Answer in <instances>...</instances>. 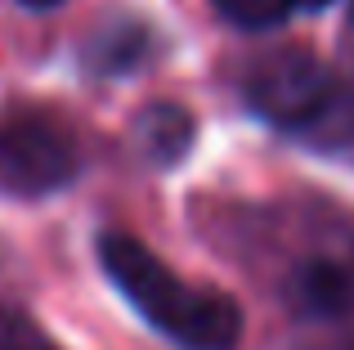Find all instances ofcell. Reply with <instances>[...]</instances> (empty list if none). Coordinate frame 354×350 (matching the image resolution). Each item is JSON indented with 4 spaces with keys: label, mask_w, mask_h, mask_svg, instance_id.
<instances>
[{
    "label": "cell",
    "mask_w": 354,
    "mask_h": 350,
    "mask_svg": "<svg viewBox=\"0 0 354 350\" xmlns=\"http://www.w3.org/2000/svg\"><path fill=\"white\" fill-rule=\"evenodd\" d=\"M99 265L113 288L144 315L153 333L180 350H238L242 346V306L220 288H198L180 279L148 243L135 234L99 238Z\"/></svg>",
    "instance_id": "obj_1"
},
{
    "label": "cell",
    "mask_w": 354,
    "mask_h": 350,
    "mask_svg": "<svg viewBox=\"0 0 354 350\" xmlns=\"http://www.w3.org/2000/svg\"><path fill=\"white\" fill-rule=\"evenodd\" d=\"M81 171L77 131L59 113L36 104L0 108V193L50 198L68 189Z\"/></svg>",
    "instance_id": "obj_2"
},
{
    "label": "cell",
    "mask_w": 354,
    "mask_h": 350,
    "mask_svg": "<svg viewBox=\"0 0 354 350\" xmlns=\"http://www.w3.org/2000/svg\"><path fill=\"white\" fill-rule=\"evenodd\" d=\"M251 113L283 131H310L337 108V77L310 50H274L256 59L242 77Z\"/></svg>",
    "instance_id": "obj_3"
},
{
    "label": "cell",
    "mask_w": 354,
    "mask_h": 350,
    "mask_svg": "<svg viewBox=\"0 0 354 350\" xmlns=\"http://www.w3.org/2000/svg\"><path fill=\"white\" fill-rule=\"evenodd\" d=\"M283 297L301 324L354 337V243H323L319 252L310 247L292 265Z\"/></svg>",
    "instance_id": "obj_4"
},
{
    "label": "cell",
    "mask_w": 354,
    "mask_h": 350,
    "mask_svg": "<svg viewBox=\"0 0 354 350\" xmlns=\"http://www.w3.org/2000/svg\"><path fill=\"white\" fill-rule=\"evenodd\" d=\"M193 144V122L175 104H153L139 117V149L153 162H180Z\"/></svg>",
    "instance_id": "obj_5"
},
{
    "label": "cell",
    "mask_w": 354,
    "mask_h": 350,
    "mask_svg": "<svg viewBox=\"0 0 354 350\" xmlns=\"http://www.w3.org/2000/svg\"><path fill=\"white\" fill-rule=\"evenodd\" d=\"M216 14L225 18L229 27H242V32H269V27L287 23L296 9V0H211Z\"/></svg>",
    "instance_id": "obj_6"
},
{
    "label": "cell",
    "mask_w": 354,
    "mask_h": 350,
    "mask_svg": "<svg viewBox=\"0 0 354 350\" xmlns=\"http://www.w3.org/2000/svg\"><path fill=\"white\" fill-rule=\"evenodd\" d=\"M18 5H27V9H54V5H63V0H18Z\"/></svg>",
    "instance_id": "obj_7"
},
{
    "label": "cell",
    "mask_w": 354,
    "mask_h": 350,
    "mask_svg": "<svg viewBox=\"0 0 354 350\" xmlns=\"http://www.w3.org/2000/svg\"><path fill=\"white\" fill-rule=\"evenodd\" d=\"M305 5H332V0H305Z\"/></svg>",
    "instance_id": "obj_8"
},
{
    "label": "cell",
    "mask_w": 354,
    "mask_h": 350,
    "mask_svg": "<svg viewBox=\"0 0 354 350\" xmlns=\"http://www.w3.org/2000/svg\"><path fill=\"white\" fill-rule=\"evenodd\" d=\"M14 350H41V346H14Z\"/></svg>",
    "instance_id": "obj_9"
}]
</instances>
